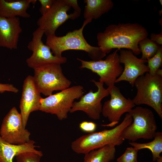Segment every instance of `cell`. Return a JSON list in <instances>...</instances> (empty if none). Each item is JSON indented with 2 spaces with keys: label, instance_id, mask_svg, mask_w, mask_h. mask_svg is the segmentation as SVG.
Listing matches in <instances>:
<instances>
[{
  "label": "cell",
  "instance_id": "obj_1",
  "mask_svg": "<svg viewBox=\"0 0 162 162\" xmlns=\"http://www.w3.org/2000/svg\"><path fill=\"white\" fill-rule=\"evenodd\" d=\"M148 35L146 28L137 23H119L109 25L98 33L97 39L98 46L106 54L113 49L123 48L138 55L141 52L139 43Z\"/></svg>",
  "mask_w": 162,
  "mask_h": 162
},
{
  "label": "cell",
  "instance_id": "obj_2",
  "mask_svg": "<svg viewBox=\"0 0 162 162\" xmlns=\"http://www.w3.org/2000/svg\"><path fill=\"white\" fill-rule=\"evenodd\" d=\"M91 22L90 20H85L79 29L68 32L63 36L58 37L54 35L47 36L46 44L50 48L53 54L58 57L63 56L62 53L65 51L75 50L86 52L92 60L102 59L106 54L100 47L89 44L83 36L85 27Z\"/></svg>",
  "mask_w": 162,
  "mask_h": 162
},
{
  "label": "cell",
  "instance_id": "obj_3",
  "mask_svg": "<svg viewBox=\"0 0 162 162\" xmlns=\"http://www.w3.org/2000/svg\"><path fill=\"white\" fill-rule=\"evenodd\" d=\"M132 121L131 116L128 113L121 123L113 128L89 133L76 139L71 143V149L77 154H85L108 144L119 146L124 140L122 136L124 130Z\"/></svg>",
  "mask_w": 162,
  "mask_h": 162
},
{
  "label": "cell",
  "instance_id": "obj_4",
  "mask_svg": "<svg viewBox=\"0 0 162 162\" xmlns=\"http://www.w3.org/2000/svg\"><path fill=\"white\" fill-rule=\"evenodd\" d=\"M136 93L132 101L136 105L152 107L162 118V76L148 72L139 77L134 84Z\"/></svg>",
  "mask_w": 162,
  "mask_h": 162
},
{
  "label": "cell",
  "instance_id": "obj_5",
  "mask_svg": "<svg viewBox=\"0 0 162 162\" xmlns=\"http://www.w3.org/2000/svg\"><path fill=\"white\" fill-rule=\"evenodd\" d=\"M128 113L133 121L122 133V136L124 140L135 142L140 139L149 140L154 138L157 126L154 114L151 110L137 106Z\"/></svg>",
  "mask_w": 162,
  "mask_h": 162
},
{
  "label": "cell",
  "instance_id": "obj_6",
  "mask_svg": "<svg viewBox=\"0 0 162 162\" xmlns=\"http://www.w3.org/2000/svg\"><path fill=\"white\" fill-rule=\"evenodd\" d=\"M83 94V86L76 85L69 87L46 98H41L40 110L55 115L60 120L66 119L74 100L80 98Z\"/></svg>",
  "mask_w": 162,
  "mask_h": 162
},
{
  "label": "cell",
  "instance_id": "obj_7",
  "mask_svg": "<svg viewBox=\"0 0 162 162\" xmlns=\"http://www.w3.org/2000/svg\"><path fill=\"white\" fill-rule=\"evenodd\" d=\"M34 81L40 93L45 96L54 91L69 87L71 81L64 75L61 64H46L34 69Z\"/></svg>",
  "mask_w": 162,
  "mask_h": 162
},
{
  "label": "cell",
  "instance_id": "obj_8",
  "mask_svg": "<svg viewBox=\"0 0 162 162\" xmlns=\"http://www.w3.org/2000/svg\"><path fill=\"white\" fill-rule=\"evenodd\" d=\"M119 50H116L104 60L87 61L77 59L80 62V68L89 69L97 74L100 77L99 81L110 87L115 85L116 81L123 70L119 61Z\"/></svg>",
  "mask_w": 162,
  "mask_h": 162
},
{
  "label": "cell",
  "instance_id": "obj_9",
  "mask_svg": "<svg viewBox=\"0 0 162 162\" xmlns=\"http://www.w3.org/2000/svg\"><path fill=\"white\" fill-rule=\"evenodd\" d=\"M71 7L69 0H54L50 9L39 18L37 25L46 37L55 35L58 28L68 20L78 18L73 12L68 14Z\"/></svg>",
  "mask_w": 162,
  "mask_h": 162
},
{
  "label": "cell",
  "instance_id": "obj_10",
  "mask_svg": "<svg viewBox=\"0 0 162 162\" xmlns=\"http://www.w3.org/2000/svg\"><path fill=\"white\" fill-rule=\"evenodd\" d=\"M44 34V31L38 27L33 32L32 39L27 46L32 53L26 59V62L28 67L34 69L46 64H61L67 62L65 57H58L54 56L50 48L44 43L42 38Z\"/></svg>",
  "mask_w": 162,
  "mask_h": 162
},
{
  "label": "cell",
  "instance_id": "obj_11",
  "mask_svg": "<svg viewBox=\"0 0 162 162\" xmlns=\"http://www.w3.org/2000/svg\"><path fill=\"white\" fill-rule=\"evenodd\" d=\"M91 81L97 88V90L93 92L92 90L83 95L78 101H74L70 111L71 113L82 111L90 118L94 120H99L102 112L101 100L109 95V89L104 88V83L93 79Z\"/></svg>",
  "mask_w": 162,
  "mask_h": 162
},
{
  "label": "cell",
  "instance_id": "obj_12",
  "mask_svg": "<svg viewBox=\"0 0 162 162\" xmlns=\"http://www.w3.org/2000/svg\"><path fill=\"white\" fill-rule=\"evenodd\" d=\"M30 135V132L23 126L20 113L16 107H13L3 120L0 136L10 143L21 145L31 140Z\"/></svg>",
  "mask_w": 162,
  "mask_h": 162
},
{
  "label": "cell",
  "instance_id": "obj_13",
  "mask_svg": "<svg viewBox=\"0 0 162 162\" xmlns=\"http://www.w3.org/2000/svg\"><path fill=\"white\" fill-rule=\"evenodd\" d=\"M108 87L110 98L104 103L101 113L110 123L102 126L113 127L118 123L124 113H129L135 105L132 99L126 98L115 85Z\"/></svg>",
  "mask_w": 162,
  "mask_h": 162
},
{
  "label": "cell",
  "instance_id": "obj_14",
  "mask_svg": "<svg viewBox=\"0 0 162 162\" xmlns=\"http://www.w3.org/2000/svg\"><path fill=\"white\" fill-rule=\"evenodd\" d=\"M119 59L120 63L124 64V68L115 83L126 81L133 87L136 80L139 77L149 71L147 65L146 64L147 60L138 58L130 50H121Z\"/></svg>",
  "mask_w": 162,
  "mask_h": 162
},
{
  "label": "cell",
  "instance_id": "obj_15",
  "mask_svg": "<svg viewBox=\"0 0 162 162\" xmlns=\"http://www.w3.org/2000/svg\"><path fill=\"white\" fill-rule=\"evenodd\" d=\"M40 93L34 84L33 76L28 75L24 80L20 100V114L24 127L27 125L30 114L40 110Z\"/></svg>",
  "mask_w": 162,
  "mask_h": 162
},
{
  "label": "cell",
  "instance_id": "obj_16",
  "mask_svg": "<svg viewBox=\"0 0 162 162\" xmlns=\"http://www.w3.org/2000/svg\"><path fill=\"white\" fill-rule=\"evenodd\" d=\"M22 31L19 17L0 16V47L16 49Z\"/></svg>",
  "mask_w": 162,
  "mask_h": 162
},
{
  "label": "cell",
  "instance_id": "obj_17",
  "mask_svg": "<svg viewBox=\"0 0 162 162\" xmlns=\"http://www.w3.org/2000/svg\"><path fill=\"white\" fill-rule=\"evenodd\" d=\"M37 0H0V16L6 18L20 16L29 18L27 12L31 4H35Z\"/></svg>",
  "mask_w": 162,
  "mask_h": 162
},
{
  "label": "cell",
  "instance_id": "obj_18",
  "mask_svg": "<svg viewBox=\"0 0 162 162\" xmlns=\"http://www.w3.org/2000/svg\"><path fill=\"white\" fill-rule=\"evenodd\" d=\"M35 142L31 140L26 143L15 145L10 143L4 140L0 136V162H13L14 157L25 152H31L43 154L37 150L38 147L34 145Z\"/></svg>",
  "mask_w": 162,
  "mask_h": 162
},
{
  "label": "cell",
  "instance_id": "obj_19",
  "mask_svg": "<svg viewBox=\"0 0 162 162\" xmlns=\"http://www.w3.org/2000/svg\"><path fill=\"white\" fill-rule=\"evenodd\" d=\"M84 2L86 4L84 17L85 20L92 21L107 13L114 6V3L111 0H84Z\"/></svg>",
  "mask_w": 162,
  "mask_h": 162
},
{
  "label": "cell",
  "instance_id": "obj_20",
  "mask_svg": "<svg viewBox=\"0 0 162 162\" xmlns=\"http://www.w3.org/2000/svg\"><path fill=\"white\" fill-rule=\"evenodd\" d=\"M114 144H109L85 154L83 162H110L115 159L116 152Z\"/></svg>",
  "mask_w": 162,
  "mask_h": 162
},
{
  "label": "cell",
  "instance_id": "obj_21",
  "mask_svg": "<svg viewBox=\"0 0 162 162\" xmlns=\"http://www.w3.org/2000/svg\"><path fill=\"white\" fill-rule=\"evenodd\" d=\"M152 141L146 143H138L130 142V145L135 149L139 150L143 149H148L151 152L153 157V161H155L160 156L162 152V132H157Z\"/></svg>",
  "mask_w": 162,
  "mask_h": 162
},
{
  "label": "cell",
  "instance_id": "obj_22",
  "mask_svg": "<svg viewBox=\"0 0 162 162\" xmlns=\"http://www.w3.org/2000/svg\"><path fill=\"white\" fill-rule=\"evenodd\" d=\"M139 46L142 53L140 58L147 60L156 53L161 46L147 37L139 42Z\"/></svg>",
  "mask_w": 162,
  "mask_h": 162
},
{
  "label": "cell",
  "instance_id": "obj_23",
  "mask_svg": "<svg viewBox=\"0 0 162 162\" xmlns=\"http://www.w3.org/2000/svg\"><path fill=\"white\" fill-rule=\"evenodd\" d=\"M148 73L152 75L156 74L157 70L162 65V46H161L156 53L147 60Z\"/></svg>",
  "mask_w": 162,
  "mask_h": 162
},
{
  "label": "cell",
  "instance_id": "obj_24",
  "mask_svg": "<svg viewBox=\"0 0 162 162\" xmlns=\"http://www.w3.org/2000/svg\"><path fill=\"white\" fill-rule=\"evenodd\" d=\"M43 155L34 152H27L21 153L16 157L17 162H40Z\"/></svg>",
  "mask_w": 162,
  "mask_h": 162
},
{
  "label": "cell",
  "instance_id": "obj_25",
  "mask_svg": "<svg viewBox=\"0 0 162 162\" xmlns=\"http://www.w3.org/2000/svg\"><path fill=\"white\" fill-rule=\"evenodd\" d=\"M138 150L134 147L127 148L124 152L117 160L118 162H137Z\"/></svg>",
  "mask_w": 162,
  "mask_h": 162
},
{
  "label": "cell",
  "instance_id": "obj_26",
  "mask_svg": "<svg viewBox=\"0 0 162 162\" xmlns=\"http://www.w3.org/2000/svg\"><path fill=\"white\" fill-rule=\"evenodd\" d=\"M79 128L83 132L91 133L94 132L97 125L95 123L93 122L84 121L80 124Z\"/></svg>",
  "mask_w": 162,
  "mask_h": 162
},
{
  "label": "cell",
  "instance_id": "obj_27",
  "mask_svg": "<svg viewBox=\"0 0 162 162\" xmlns=\"http://www.w3.org/2000/svg\"><path fill=\"white\" fill-rule=\"evenodd\" d=\"M54 0H38L41 7L39 11L42 15L45 14L51 8Z\"/></svg>",
  "mask_w": 162,
  "mask_h": 162
},
{
  "label": "cell",
  "instance_id": "obj_28",
  "mask_svg": "<svg viewBox=\"0 0 162 162\" xmlns=\"http://www.w3.org/2000/svg\"><path fill=\"white\" fill-rule=\"evenodd\" d=\"M19 91L18 89L12 84L0 83V93H3L5 92L17 93Z\"/></svg>",
  "mask_w": 162,
  "mask_h": 162
},
{
  "label": "cell",
  "instance_id": "obj_29",
  "mask_svg": "<svg viewBox=\"0 0 162 162\" xmlns=\"http://www.w3.org/2000/svg\"><path fill=\"white\" fill-rule=\"evenodd\" d=\"M150 39L160 46L162 45V30L158 34L152 33L150 36Z\"/></svg>",
  "mask_w": 162,
  "mask_h": 162
},
{
  "label": "cell",
  "instance_id": "obj_30",
  "mask_svg": "<svg viewBox=\"0 0 162 162\" xmlns=\"http://www.w3.org/2000/svg\"><path fill=\"white\" fill-rule=\"evenodd\" d=\"M156 160L157 161V162H162V157L160 156Z\"/></svg>",
  "mask_w": 162,
  "mask_h": 162
},
{
  "label": "cell",
  "instance_id": "obj_31",
  "mask_svg": "<svg viewBox=\"0 0 162 162\" xmlns=\"http://www.w3.org/2000/svg\"><path fill=\"white\" fill-rule=\"evenodd\" d=\"M162 13V10H160L159 11V14L160 16H161Z\"/></svg>",
  "mask_w": 162,
  "mask_h": 162
},
{
  "label": "cell",
  "instance_id": "obj_32",
  "mask_svg": "<svg viewBox=\"0 0 162 162\" xmlns=\"http://www.w3.org/2000/svg\"><path fill=\"white\" fill-rule=\"evenodd\" d=\"M159 2L160 3V4L161 6L162 5V0H159Z\"/></svg>",
  "mask_w": 162,
  "mask_h": 162
},
{
  "label": "cell",
  "instance_id": "obj_33",
  "mask_svg": "<svg viewBox=\"0 0 162 162\" xmlns=\"http://www.w3.org/2000/svg\"></svg>",
  "mask_w": 162,
  "mask_h": 162
}]
</instances>
